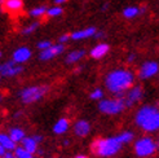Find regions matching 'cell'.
Wrapping results in <instances>:
<instances>
[{
    "label": "cell",
    "mask_w": 159,
    "mask_h": 158,
    "mask_svg": "<svg viewBox=\"0 0 159 158\" xmlns=\"http://www.w3.org/2000/svg\"><path fill=\"white\" fill-rule=\"evenodd\" d=\"M109 49H110L109 44H106V43H98L97 45H94L93 48L91 49L89 54H91V57H92V58L98 60V58H102V57H104L105 54L109 52Z\"/></svg>",
    "instance_id": "9a60e30c"
},
{
    "label": "cell",
    "mask_w": 159,
    "mask_h": 158,
    "mask_svg": "<svg viewBox=\"0 0 159 158\" xmlns=\"http://www.w3.org/2000/svg\"><path fill=\"white\" fill-rule=\"evenodd\" d=\"M69 39H71V36L69 35V34H63V35H61L60 38H58V43H62V44H65Z\"/></svg>",
    "instance_id": "f546056e"
},
{
    "label": "cell",
    "mask_w": 159,
    "mask_h": 158,
    "mask_svg": "<svg viewBox=\"0 0 159 158\" xmlns=\"http://www.w3.org/2000/svg\"><path fill=\"white\" fill-rule=\"evenodd\" d=\"M23 72V67L21 64H17L13 58L9 61H5L0 65V75L3 78H13L17 77Z\"/></svg>",
    "instance_id": "52a82bcc"
},
{
    "label": "cell",
    "mask_w": 159,
    "mask_h": 158,
    "mask_svg": "<svg viewBox=\"0 0 159 158\" xmlns=\"http://www.w3.org/2000/svg\"><path fill=\"white\" fill-rule=\"evenodd\" d=\"M9 136L16 141V143H22V140L26 137V133L21 127H12L9 130Z\"/></svg>",
    "instance_id": "7402d4cb"
},
{
    "label": "cell",
    "mask_w": 159,
    "mask_h": 158,
    "mask_svg": "<svg viewBox=\"0 0 159 158\" xmlns=\"http://www.w3.org/2000/svg\"><path fill=\"white\" fill-rule=\"evenodd\" d=\"M0 145L11 152H14V149L17 148V143L9 136V133H0Z\"/></svg>",
    "instance_id": "ffe728a7"
},
{
    "label": "cell",
    "mask_w": 159,
    "mask_h": 158,
    "mask_svg": "<svg viewBox=\"0 0 159 158\" xmlns=\"http://www.w3.org/2000/svg\"><path fill=\"white\" fill-rule=\"evenodd\" d=\"M70 128V122L67 118H60V119L53 124V132L56 135H63Z\"/></svg>",
    "instance_id": "e0dca14e"
},
{
    "label": "cell",
    "mask_w": 159,
    "mask_h": 158,
    "mask_svg": "<svg viewBox=\"0 0 159 158\" xmlns=\"http://www.w3.org/2000/svg\"><path fill=\"white\" fill-rule=\"evenodd\" d=\"M22 146H25L29 152H31L33 154H35L38 152V149H39V143L36 141V139L34 136H26L25 139L22 140V143H21Z\"/></svg>",
    "instance_id": "44dd1931"
},
{
    "label": "cell",
    "mask_w": 159,
    "mask_h": 158,
    "mask_svg": "<svg viewBox=\"0 0 159 158\" xmlns=\"http://www.w3.org/2000/svg\"><path fill=\"white\" fill-rule=\"evenodd\" d=\"M63 51H65V45H63L62 43L52 44L49 48L40 51V53H39V60L40 61H49V60L54 58L56 56L61 54Z\"/></svg>",
    "instance_id": "30bf717a"
},
{
    "label": "cell",
    "mask_w": 159,
    "mask_h": 158,
    "mask_svg": "<svg viewBox=\"0 0 159 158\" xmlns=\"http://www.w3.org/2000/svg\"><path fill=\"white\" fill-rule=\"evenodd\" d=\"M80 70H82V67H76L75 70H74V73L76 74V73H80Z\"/></svg>",
    "instance_id": "74e56055"
},
{
    "label": "cell",
    "mask_w": 159,
    "mask_h": 158,
    "mask_svg": "<svg viewBox=\"0 0 159 158\" xmlns=\"http://www.w3.org/2000/svg\"><path fill=\"white\" fill-rule=\"evenodd\" d=\"M48 92V86H30L20 91V99L23 104L30 105L42 100Z\"/></svg>",
    "instance_id": "5b68a950"
},
{
    "label": "cell",
    "mask_w": 159,
    "mask_h": 158,
    "mask_svg": "<svg viewBox=\"0 0 159 158\" xmlns=\"http://www.w3.org/2000/svg\"><path fill=\"white\" fill-rule=\"evenodd\" d=\"M73 131H74V135L78 136V137H87L91 132V124H89L88 121L79 119L74 123Z\"/></svg>",
    "instance_id": "8fae6325"
},
{
    "label": "cell",
    "mask_w": 159,
    "mask_h": 158,
    "mask_svg": "<svg viewBox=\"0 0 159 158\" xmlns=\"http://www.w3.org/2000/svg\"><path fill=\"white\" fill-rule=\"evenodd\" d=\"M12 58L17 62V64H25L26 61H29L31 58V51L27 47H20V48H17L13 52Z\"/></svg>",
    "instance_id": "7c38bea8"
},
{
    "label": "cell",
    "mask_w": 159,
    "mask_h": 158,
    "mask_svg": "<svg viewBox=\"0 0 159 158\" xmlns=\"http://www.w3.org/2000/svg\"><path fill=\"white\" fill-rule=\"evenodd\" d=\"M116 137H118V140L120 141L123 145L124 144H129V143H132L133 139H134V132L133 131H123V132L119 133Z\"/></svg>",
    "instance_id": "603a6c76"
},
{
    "label": "cell",
    "mask_w": 159,
    "mask_h": 158,
    "mask_svg": "<svg viewBox=\"0 0 159 158\" xmlns=\"http://www.w3.org/2000/svg\"><path fill=\"white\" fill-rule=\"evenodd\" d=\"M144 96V90L141 86H132L131 88L125 92L124 100H125V106L132 108L133 105H136L137 102Z\"/></svg>",
    "instance_id": "9c48e42d"
},
{
    "label": "cell",
    "mask_w": 159,
    "mask_h": 158,
    "mask_svg": "<svg viewBox=\"0 0 159 158\" xmlns=\"http://www.w3.org/2000/svg\"><path fill=\"white\" fill-rule=\"evenodd\" d=\"M14 158H17V157H16V156H14Z\"/></svg>",
    "instance_id": "ab89813d"
},
{
    "label": "cell",
    "mask_w": 159,
    "mask_h": 158,
    "mask_svg": "<svg viewBox=\"0 0 159 158\" xmlns=\"http://www.w3.org/2000/svg\"><path fill=\"white\" fill-rule=\"evenodd\" d=\"M145 9L146 8L145 7H127L123 9V17L124 18H134V17H137V16L142 14V13H145Z\"/></svg>",
    "instance_id": "ac0fdd59"
},
{
    "label": "cell",
    "mask_w": 159,
    "mask_h": 158,
    "mask_svg": "<svg viewBox=\"0 0 159 158\" xmlns=\"http://www.w3.org/2000/svg\"><path fill=\"white\" fill-rule=\"evenodd\" d=\"M106 8H109V4H107V3L102 5V9H101V11H106Z\"/></svg>",
    "instance_id": "8d00e7d4"
},
{
    "label": "cell",
    "mask_w": 159,
    "mask_h": 158,
    "mask_svg": "<svg viewBox=\"0 0 159 158\" xmlns=\"http://www.w3.org/2000/svg\"><path fill=\"white\" fill-rule=\"evenodd\" d=\"M62 13H63V9L61 8V5H54L52 8H48V11H47V14L49 17H58Z\"/></svg>",
    "instance_id": "484cf974"
},
{
    "label": "cell",
    "mask_w": 159,
    "mask_h": 158,
    "mask_svg": "<svg viewBox=\"0 0 159 158\" xmlns=\"http://www.w3.org/2000/svg\"><path fill=\"white\" fill-rule=\"evenodd\" d=\"M134 60H136V56H134L133 53L128 54V57H127V62H128V64H132V62H134Z\"/></svg>",
    "instance_id": "4dcf8cb0"
},
{
    "label": "cell",
    "mask_w": 159,
    "mask_h": 158,
    "mask_svg": "<svg viewBox=\"0 0 159 158\" xmlns=\"http://www.w3.org/2000/svg\"><path fill=\"white\" fill-rule=\"evenodd\" d=\"M104 96H105V93H104V91H102L101 88L93 90V91L91 92V95H89V97H91L92 100H94V101H100V100H102V99H104Z\"/></svg>",
    "instance_id": "83f0119b"
},
{
    "label": "cell",
    "mask_w": 159,
    "mask_h": 158,
    "mask_svg": "<svg viewBox=\"0 0 159 158\" xmlns=\"http://www.w3.org/2000/svg\"><path fill=\"white\" fill-rule=\"evenodd\" d=\"M66 2H67V0H53L54 5H62V4H65Z\"/></svg>",
    "instance_id": "d6a6232c"
},
{
    "label": "cell",
    "mask_w": 159,
    "mask_h": 158,
    "mask_svg": "<svg viewBox=\"0 0 159 158\" xmlns=\"http://www.w3.org/2000/svg\"><path fill=\"white\" fill-rule=\"evenodd\" d=\"M133 72L128 69H115L111 70L105 77V86L110 93L115 96H124L132 86H134Z\"/></svg>",
    "instance_id": "6da1fadb"
},
{
    "label": "cell",
    "mask_w": 159,
    "mask_h": 158,
    "mask_svg": "<svg viewBox=\"0 0 159 158\" xmlns=\"http://www.w3.org/2000/svg\"><path fill=\"white\" fill-rule=\"evenodd\" d=\"M104 36H105V34L102 33V31H97V33L94 34V38H96V39H101V38H104Z\"/></svg>",
    "instance_id": "1f68e13d"
},
{
    "label": "cell",
    "mask_w": 159,
    "mask_h": 158,
    "mask_svg": "<svg viewBox=\"0 0 159 158\" xmlns=\"http://www.w3.org/2000/svg\"><path fill=\"white\" fill-rule=\"evenodd\" d=\"M124 96H115L111 99H102L98 101V110L106 115H118L125 109Z\"/></svg>",
    "instance_id": "277c9868"
},
{
    "label": "cell",
    "mask_w": 159,
    "mask_h": 158,
    "mask_svg": "<svg viewBox=\"0 0 159 158\" xmlns=\"http://www.w3.org/2000/svg\"><path fill=\"white\" fill-rule=\"evenodd\" d=\"M74 158H89L88 156H84V154H78V156H75Z\"/></svg>",
    "instance_id": "e575fe53"
},
{
    "label": "cell",
    "mask_w": 159,
    "mask_h": 158,
    "mask_svg": "<svg viewBox=\"0 0 159 158\" xmlns=\"http://www.w3.org/2000/svg\"><path fill=\"white\" fill-rule=\"evenodd\" d=\"M157 143H158V149H159V136H158V139H157Z\"/></svg>",
    "instance_id": "f35d334b"
},
{
    "label": "cell",
    "mask_w": 159,
    "mask_h": 158,
    "mask_svg": "<svg viewBox=\"0 0 159 158\" xmlns=\"http://www.w3.org/2000/svg\"><path fill=\"white\" fill-rule=\"evenodd\" d=\"M123 144L118 140L116 136L113 137H101L94 140L91 144V152L100 158H110L120 152Z\"/></svg>",
    "instance_id": "7a4b0ae2"
},
{
    "label": "cell",
    "mask_w": 159,
    "mask_h": 158,
    "mask_svg": "<svg viewBox=\"0 0 159 158\" xmlns=\"http://www.w3.org/2000/svg\"><path fill=\"white\" fill-rule=\"evenodd\" d=\"M157 113H159V108L157 105H142L134 115V123H136L139 127H141L146 121H149L153 115H155Z\"/></svg>",
    "instance_id": "8992f818"
},
{
    "label": "cell",
    "mask_w": 159,
    "mask_h": 158,
    "mask_svg": "<svg viewBox=\"0 0 159 158\" xmlns=\"http://www.w3.org/2000/svg\"><path fill=\"white\" fill-rule=\"evenodd\" d=\"M2 5L5 8V11L11 13H17L22 9L23 2L22 0H2Z\"/></svg>",
    "instance_id": "2e32d148"
},
{
    "label": "cell",
    "mask_w": 159,
    "mask_h": 158,
    "mask_svg": "<svg viewBox=\"0 0 159 158\" xmlns=\"http://www.w3.org/2000/svg\"><path fill=\"white\" fill-rule=\"evenodd\" d=\"M38 27H39V22H33V23H30V25H27V26H25L22 29V34L23 35H30V34H33Z\"/></svg>",
    "instance_id": "4316f807"
},
{
    "label": "cell",
    "mask_w": 159,
    "mask_h": 158,
    "mask_svg": "<svg viewBox=\"0 0 159 158\" xmlns=\"http://www.w3.org/2000/svg\"><path fill=\"white\" fill-rule=\"evenodd\" d=\"M141 128H142V131H145L148 133L159 131V113H157L155 115H153L149 121H146L144 124L141 126Z\"/></svg>",
    "instance_id": "5bb4252c"
},
{
    "label": "cell",
    "mask_w": 159,
    "mask_h": 158,
    "mask_svg": "<svg viewBox=\"0 0 159 158\" xmlns=\"http://www.w3.org/2000/svg\"><path fill=\"white\" fill-rule=\"evenodd\" d=\"M13 153H14V156L17 157V158H35L33 153L29 152L27 149H26L25 146H22V145L16 148Z\"/></svg>",
    "instance_id": "cb8c5ba5"
},
{
    "label": "cell",
    "mask_w": 159,
    "mask_h": 158,
    "mask_svg": "<svg viewBox=\"0 0 159 158\" xmlns=\"http://www.w3.org/2000/svg\"><path fill=\"white\" fill-rule=\"evenodd\" d=\"M85 56V51L84 49H75V51H71L67 53V56L65 58V62L69 65H73L76 64L78 61H80L83 57Z\"/></svg>",
    "instance_id": "d6986e66"
},
{
    "label": "cell",
    "mask_w": 159,
    "mask_h": 158,
    "mask_svg": "<svg viewBox=\"0 0 159 158\" xmlns=\"http://www.w3.org/2000/svg\"><path fill=\"white\" fill-rule=\"evenodd\" d=\"M159 73V64L157 61H145L139 69V78L145 81L155 77Z\"/></svg>",
    "instance_id": "ba28073f"
},
{
    "label": "cell",
    "mask_w": 159,
    "mask_h": 158,
    "mask_svg": "<svg viewBox=\"0 0 159 158\" xmlns=\"http://www.w3.org/2000/svg\"><path fill=\"white\" fill-rule=\"evenodd\" d=\"M133 151L139 158H148L154 156L159 149H158V143L152 136H142L134 140L133 144Z\"/></svg>",
    "instance_id": "3957f363"
},
{
    "label": "cell",
    "mask_w": 159,
    "mask_h": 158,
    "mask_svg": "<svg viewBox=\"0 0 159 158\" xmlns=\"http://www.w3.org/2000/svg\"><path fill=\"white\" fill-rule=\"evenodd\" d=\"M48 8L44 7V5H40V7H35L33 9L30 11V16L31 17H35V18H39V17H43V16L47 13Z\"/></svg>",
    "instance_id": "d4e9b609"
},
{
    "label": "cell",
    "mask_w": 159,
    "mask_h": 158,
    "mask_svg": "<svg viewBox=\"0 0 159 158\" xmlns=\"http://www.w3.org/2000/svg\"><path fill=\"white\" fill-rule=\"evenodd\" d=\"M34 137L36 139V141H38L39 144H40L42 141H43V136H42V135H34Z\"/></svg>",
    "instance_id": "836d02e7"
},
{
    "label": "cell",
    "mask_w": 159,
    "mask_h": 158,
    "mask_svg": "<svg viewBox=\"0 0 159 158\" xmlns=\"http://www.w3.org/2000/svg\"><path fill=\"white\" fill-rule=\"evenodd\" d=\"M51 45H52V43H51L49 40H42V42H39V43L36 44V47H38L39 51H43V49L49 48Z\"/></svg>",
    "instance_id": "f1b7e54d"
},
{
    "label": "cell",
    "mask_w": 159,
    "mask_h": 158,
    "mask_svg": "<svg viewBox=\"0 0 159 158\" xmlns=\"http://www.w3.org/2000/svg\"><path fill=\"white\" fill-rule=\"evenodd\" d=\"M97 33L96 27H87V29H83V30H78V31H74L73 34H70L71 39L73 40H83V39H88V38H92L94 36V34Z\"/></svg>",
    "instance_id": "4fadbf2b"
},
{
    "label": "cell",
    "mask_w": 159,
    "mask_h": 158,
    "mask_svg": "<svg viewBox=\"0 0 159 158\" xmlns=\"http://www.w3.org/2000/svg\"><path fill=\"white\" fill-rule=\"evenodd\" d=\"M63 145H65V146H67V145H70V141L69 140H63V143H62Z\"/></svg>",
    "instance_id": "d590c367"
}]
</instances>
